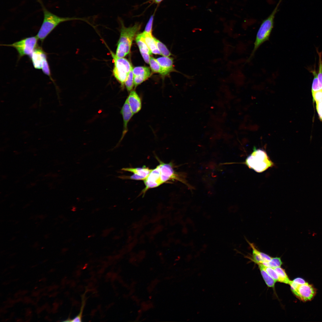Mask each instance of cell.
I'll return each mask as SVG.
<instances>
[{
    "mask_svg": "<svg viewBox=\"0 0 322 322\" xmlns=\"http://www.w3.org/2000/svg\"><path fill=\"white\" fill-rule=\"evenodd\" d=\"M244 163L249 168L259 173L274 166V163L265 150L255 147L246 158Z\"/></svg>",
    "mask_w": 322,
    "mask_h": 322,
    "instance_id": "cell-5",
    "label": "cell"
},
{
    "mask_svg": "<svg viewBox=\"0 0 322 322\" xmlns=\"http://www.w3.org/2000/svg\"><path fill=\"white\" fill-rule=\"evenodd\" d=\"M37 37L32 36L24 38L12 44L2 45L13 47L16 49L21 58L25 55H30L37 46Z\"/></svg>",
    "mask_w": 322,
    "mask_h": 322,
    "instance_id": "cell-8",
    "label": "cell"
},
{
    "mask_svg": "<svg viewBox=\"0 0 322 322\" xmlns=\"http://www.w3.org/2000/svg\"><path fill=\"white\" fill-rule=\"evenodd\" d=\"M313 101L316 102L322 99V89L312 92Z\"/></svg>",
    "mask_w": 322,
    "mask_h": 322,
    "instance_id": "cell-30",
    "label": "cell"
},
{
    "mask_svg": "<svg viewBox=\"0 0 322 322\" xmlns=\"http://www.w3.org/2000/svg\"><path fill=\"white\" fill-rule=\"evenodd\" d=\"M264 265L272 268L281 267L282 262L279 257H275L272 258L269 261H264L261 263Z\"/></svg>",
    "mask_w": 322,
    "mask_h": 322,
    "instance_id": "cell-20",
    "label": "cell"
},
{
    "mask_svg": "<svg viewBox=\"0 0 322 322\" xmlns=\"http://www.w3.org/2000/svg\"><path fill=\"white\" fill-rule=\"evenodd\" d=\"M316 109L321 121H322V99L316 102Z\"/></svg>",
    "mask_w": 322,
    "mask_h": 322,
    "instance_id": "cell-29",
    "label": "cell"
},
{
    "mask_svg": "<svg viewBox=\"0 0 322 322\" xmlns=\"http://www.w3.org/2000/svg\"><path fill=\"white\" fill-rule=\"evenodd\" d=\"M315 68V65L313 69H309V71L314 76L312 86V92L320 90L318 84V73L316 71Z\"/></svg>",
    "mask_w": 322,
    "mask_h": 322,
    "instance_id": "cell-22",
    "label": "cell"
},
{
    "mask_svg": "<svg viewBox=\"0 0 322 322\" xmlns=\"http://www.w3.org/2000/svg\"><path fill=\"white\" fill-rule=\"evenodd\" d=\"M157 160L159 164L155 168L151 169L148 176L144 180L145 186L144 190L145 191L157 187L169 181H178L186 185L190 189H193L188 183L185 174L176 171L172 163H165L157 158Z\"/></svg>",
    "mask_w": 322,
    "mask_h": 322,
    "instance_id": "cell-1",
    "label": "cell"
},
{
    "mask_svg": "<svg viewBox=\"0 0 322 322\" xmlns=\"http://www.w3.org/2000/svg\"><path fill=\"white\" fill-rule=\"evenodd\" d=\"M272 268L275 270L278 275L279 278L278 281L289 284L290 280L283 269L280 267Z\"/></svg>",
    "mask_w": 322,
    "mask_h": 322,
    "instance_id": "cell-18",
    "label": "cell"
},
{
    "mask_svg": "<svg viewBox=\"0 0 322 322\" xmlns=\"http://www.w3.org/2000/svg\"><path fill=\"white\" fill-rule=\"evenodd\" d=\"M281 1L279 0L271 13L262 21L261 24L256 34L253 48L247 60V62L250 61L253 58L259 47L264 43L269 40L274 26L275 16Z\"/></svg>",
    "mask_w": 322,
    "mask_h": 322,
    "instance_id": "cell-4",
    "label": "cell"
},
{
    "mask_svg": "<svg viewBox=\"0 0 322 322\" xmlns=\"http://www.w3.org/2000/svg\"><path fill=\"white\" fill-rule=\"evenodd\" d=\"M123 120V128L121 137L119 142H120L122 140L128 131V124L134 115L128 103L127 98L126 100L120 111Z\"/></svg>",
    "mask_w": 322,
    "mask_h": 322,
    "instance_id": "cell-11",
    "label": "cell"
},
{
    "mask_svg": "<svg viewBox=\"0 0 322 322\" xmlns=\"http://www.w3.org/2000/svg\"><path fill=\"white\" fill-rule=\"evenodd\" d=\"M134 86L136 87L149 78L151 72L148 67L137 66L133 69Z\"/></svg>",
    "mask_w": 322,
    "mask_h": 322,
    "instance_id": "cell-10",
    "label": "cell"
},
{
    "mask_svg": "<svg viewBox=\"0 0 322 322\" xmlns=\"http://www.w3.org/2000/svg\"><path fill=\"white\" fill-rule=\"evenodd\" d=\"M38 1L42 8L44 14V19L41 26L36 36L42 42L61 23L71 20L85 21L86 20L82 18L59 16L49 11L45 7L41 0H38Z\"/></svg>",
    "mask_w": 322,
    "mask_h": 322,
    "instance_id": "cell-2",
    "label": "cell"
},
{
    "mask_svg": "<svg viewBox=\"0 0 322 322\" xmlns=\"http://www.w3.org/2000/svg\"><path fill=\"white\" fill-rule=\"evenodd\" d=\"M154 15L151 16L148 21L145 28L144 31L149 33H152L153 23L154 20Z\"/></svg>",
    "mask_w": 322,
    "mask_h": 322,
    "instance_id": "cell-28",
    "label": "cell"
},
{
    "mask_svg": "<svg viewBox=\"0 0 322 322\" xmlns=\"http://www.w3.org/2000/svg\"><path fill=\"white\" fill-rule=\"evenodd\" d=\"M41 69L44 74L51 77L50 69L47 61V58H45L43 61Z\"/></svg>",
    "mask_w": 322,
    "mask_h": 322,
    "instance_id": "cell-27",
    "label": "cell"
},
{
    "mask_svg": "<svg viewBox=\"0 0 322 322\" xmlns=\"http://www.w3.org/2000/svg\"><path fill=\"white\" fill-rule=\"evenodd\" d=\"M156 60L160 64L162 69V75H165L170 72L174 71L173 65V58L168 57H159Z\"/></svg>",
    "mask_w": 322,
    "mask_h": 322,
    "instance_id": "cell-15",
    "label": "cell"
},
{
    "mask_svg": "<svg viewBox=\"0 0 322 322\" xmlns=\"http://www.w3.org/2000/svg\"><path fill=\"white\" fill-rule=\"evenodd\" d=\"M258 264V265L259 267H261L266 272L276 281H278L279 278L278 275L276 272L273 268L270 267H267L261 263H260Z\"/></svg>",
    "mask_w": 322,
    "mask_h": 322,
    "instance_id": "cell-26",
    "label": "cell"
},
{
    "mask_svg": "<svg viewBox=\"0 0 322 322\" xmlns=\"http://www.w3.org/2000/svg\"><path fill=\"white\" fill-rule=\"evenodd\" d=\"M136 41L139 47L141 55L144 54H148L150 55L152 54V53L147 45L140 38L138 34L136 38Z\"/></svg>",
    "mask_w": 322,
    "mask_h": 322,
    "instance_id": "cell-17",
    "label": "cell"
},
{
    "mask_svg": "<svg viewBox=\"0 0 322 322\" xmlns=\"http://www.w3.org/2000/svg\"><path fill=\"white\" fill-rule=\"evenodd\" d=\"M248 242L252 250V260L254 262L258 264L271 259L272 257L258 250L253 244Z\"/></svg>",
    "mask_w": 322,
    "mask_h": 322,
    "instance_id": "cell-16",
    "label": "cell"
},
{
    "mask_svg": "<svg viewBox=\"0 0 322 322\" xmlns=\"http://www.w3.org/2000/svg\"><path fill=\"white\" fill-rule=\"evenodd\" d=\"M316 50L319 57L318 70V84L320 89H322V52H319L317 48Z\"/></svg>",
    "mask_w": 322,
    "mask_h": 322,
    "instance_id": "cell-21",
    "label": "cell"
},
{
    "mask_svg": "<svg viewBox=\"0 0 322 322\" xmlns=\"http://www.w3.org/2000/svg\"><path fill=\"white\" fill-rule=\"evenodd\" d=\"M30 57L34 67L37 69H41L43 61L47 58L45 52L40 47H36Z\"/></svg>",
    "mask_w": 322,
    "mask_h": 322,
    "instance_id": "cell-12",
    "label": "cell"
},
{
    "mask_svg": "<svg viewBox=\"0 0 322 322\" xmlns=\"http://www.w3.org/2000/svg\"><path fill=\"white\" fill-rule=\"evenodd\" d=\"M122 170L132 172L133 174L131 176H121L118 177L122 179H129L135 180H143L147 177L151 169L145 166L136 168H127L122 169Z\"/></svg>",
    "mask_w": 322,
    "mask_h": 322,
    "instance_id": "cell-9",
    "label": "cell"
},
{
    "mask_svg": "<svg viewBox=\"0 0 322 322\" xmlns=\"http://www.w3.org/2000/svg\"><path fill=\"white\" fill-rule=\"evenodd\" d=\"M114 66L113 74L123 88L129 73L132 68L129 62L124 58H118L111 52Z\"/></svg>",
    "mask_w": 322,
    "mask_h": 322,
    "instance_id": "cell-6",
    "label": "cell"
},
{
    "mask_svg": "<svg viewBox=\"0 0 322 322\" xmlns=\"http://www.w3.org/2000/svg\"><path fill=\"white\" fill-rule=\"evenodd\" d=\"M121 25L120 35L115 55L118 58H124L130 51L132 41L141 25L136 23L132 26L126 27L123 21L120 20Z\"/></svg>",
    "mask_w": 322,
    "mask_h": 322,
    "instance_id": "cell-3",
    "label": "cell"
},
{
    "mask_svg": "<svg viewBox=\"0 0 322 322\" xmlns=\"http://www.w3.org/2000/svg\"><path fill=\"white\" fill-rule=\"evenodd\" d=\"M149 64L153 72L162 74V71L161 67L156 59L150 56Z\"/></svg>",
    "mask_w": 322,
    "mask_h": 322,
    "instance_id": "cell-24",
    "label": "cell"
},
{
    "mask_svg": "<svg viewBox=\"0 0 322 322\" xmlns=\"http://www.w3.org/2000/svg\"><path fill=\"white\" fill-rule=\"evenodd\" d=\"M289 284L294 294L303 302L311 301L316 294V289L307 282L299 284L290 281Z\"/></svg>",
    "mask_w": 322,
    "mask_h": 322,
    "instance_id": "cell-7",
    "label": "cell"
},
{
    "mask_svg": "<svg viewBox=\"0 0 322 322\" xmlns=\"http://www.w3.org/2000/svg\"><path fill=\"white\" fill-rule=\"evenodd\" d=\"M129 106L133 113L139 112L142 108L141 98L134 90L131 91L127 98Z\"/></svg>",
    "mask_w": 322,
    "mask_h": 322,
    "instance_id": "cell-13",
    "label": "cell"
},
{
    "mask_svg": "<svg viewBox=\"0 0 322 322\" xmlns=\"http://www.w3.org/2000/svg\"><path fill=\"white\" fill-rule=\"evenodd\" d=\"M153 2L157 4L161 3L163 0H152Z\"/></svg>",
    "mask_w": 322,
    "mask_h": 322,
    "instance_id": "cell-32",
    "label": "cell"
},
{
    "mask_svg": "<svg viewBox=\"0 0 322 322\" xmlns=\"http://www.w3.org/2000/svg\"><path fill=\"white\" fill-rule=\"evenodd\" d=\"M84 301H83V302L82 303L83 304L81 306V310L80 312L78 315L75 318L72 319H69L68 320L66 321H71V322H80L81 321V317L83 310V308L84 306Z\"/></svg>",
    "mask_w": 322,
    "mask_h": 322,
    "instance_id": "cell-31",
    "label": "cell"
},
{
    "mask_svg": "<svg viewBox=\"0 0 322 322\" xmlns=\"http://www.w3.org/2000/svg\"><path fill=\"white\" fill-rule=\"evenodd\" d=\"M259 267L261 275L267 285L269 287H274L276 281L264 270L261 267Z\"/></svg>",
    "mask_w": 322,
    "mask_h": 322,
    "instance_id": "cell-19",
    "label": "cell"
},
{
    "mask_svg": "<svg viewBox=\"0 0 322 322\" xmlns=\"http://www.w3.org/2000/svg\"><path fill=\"white\" fill-rule=\"evenodd\" d=\"M140 38L145 42L151 52L155 54L161 55L158 49L156 41L152 33L144 31L138 34Z\"/></svg>",
    "mask_w": 322,
    "mask_h": 322,
    "instance_id": "cell-14",
    "label": "cell"
},
{
    "mask_svg": "<svg viewBox=\"0 0 322 322\" xmlns=\"http://www.w3.org/2000/svg\"><path fill=\"white\" fill-rule=\"evenodd\" d=\"M154 38L156 41L157 48L160 52L161 54L163 56L168 57L170 56L171 54L166 46L155 38L154 37Z\"/></svg>",
    "mask_w": 322,
    "mask_h": 322,
    "instance_id": "cell-23",
    "label": "cell"
},
{
    "mask_svg": "<svg viewBox=\"0 0 322 322\" xmlns=\"http://www.w3.org/2000/svg\"><path fill=\"white\" fill-rule=\"evenodd\" d=\"M124 85L127 90L130 92L132 90L134 86V74L132 68L131 69L127 78L125 81Z\"/></svg>",
    "mask_w": 322,
    "mask_h": 322,
    "instance_id": "cell-25",
    "label": "cell"
}]
</instances>
